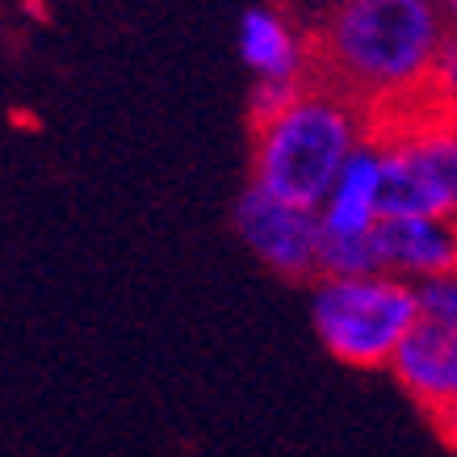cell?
Instances as JSON below:
<instances>
[{
	"instance_id": "8992f818",
	"label": "cell",
	"mask_w": 457,
	"mask_h": 457,
	"mask_svg": "<svg viewBox=\"0 0 457 457\" xmlns=\"http://www.w3.org/2000/svg\"><path fill=\"white\" fill-rule=\"evenodd\" d=\"M390 378L399 382L407 399L424 407L428 420L445 416L457 407V328L441 323H424L395 353L390 361Z\"/></svg>"
},
{
	"instance_id": "277c9868",
	"label": "cell",
	"mask_w": 457,
	"mask_h": 457,
	"mask_svg": "<svg viewBox=\"0 0 457 457\" xmlns=\"http://www.w3.org/2000/svg\"><path fill=\"white\" fill-rule=\"evenodd\" d=\"M236 236L244 248L273 273L290 281L323 278V227L319 214L294 202L264 194L261 185H248V194L236 202Z\"/></svg>"
},
{
	"instance_id": "3957f363",
	"label": "cell",
	"mask_w": 457,
	"mask_h": 457,
	"mask_svg": "<svg viewBox=\"0 0 457 457\" xmlns=\"http://www.w3.org/2000/svg\"><path fill=\"white\" fill-rule=\"evenodd\" d=\"M311 323L319 345L353 370H390L403 340L420 328L416 286L390 273L311 281Z\"/></svg>"
},
{
	"instance_id": "ba28073f",
	"label": "cell",
	"mask_w": 457,
	"mask_h": 457,
	"mask_svg": "<svg viewBox=\"0 0 457 457\" xmlns=\"http://www.w3.org/2000/svg\"><path fill=\"white\" fill-rule=\"evenodd\" d=\"M236 46H239V59L248 63V71L256 80L306 84V71H311L306 42L273 9H248V13L239 17Z\"/></svg>"
},
{
	"instance_id": "7a4b0ae2",
	"label": "cell",
	"mask_w": 457,
	"mask_h": 457,
	"mask_svg": "<svg viewBox=\"0 0 457 457\" xmlns=\"http://www.w3.org/2000/svg\"><path fill=\"white\" fill-rule=\"evenodd\" d=\"M370 139H374V118L365 105L345 97L340 88L306 84L290 110L256 126L252 185H261L264 194L281 202L319 210L345 164Z\"/></svg>"
},
{
	"instance_id": "6da1fadb",
	"label": "cell",
	"mask_w": 457,
	"mask_h": 457,
	"mask_svg": "<svg viewBox=\"0 0 457 457\" xmlns=\"http://www.w3.org/2000/svg\"><path fill=\"white\" fill-rule=\"evenodd\" d=\"M441 0H340L323 29L332 84L374 122L424 105L428 71L449 38Z\"/></svg>"
},
{
	"instance_id": "5b68a950",
	"label": "cell",
	"mask_w": 457,
	"mask_h": 457,
	"mask_svg": "<svg viewBox=\"0 0 457 457\" xmlns=\"http://www.w3.org/2000/svg\"><path fill=\"white\" fill-rule=\"evenodd\" d=\"M378 273L399 281L441 278L457 269V219L424 214V219H382L374 231Z\"/></svg>"
},
{
	"instance_id": "8fae6325",
	"label": "cell",
	"mask_w": 457,
	"mask_h": 457,
	"mask_svg": "<svg viewBox=\"0 0 457 457\" xmlns=\"http://www.w3.org/2000/svg\"><path fill=\"white\" fill-rule=\"evenodd\" d=\"M306 84H278V80H256V88H252V122L264 126L273 122L278 113H286L298 101V93H303Z\"/></svg>"
},
{
	"instance_id": "7c38bea8",
	"label": "cell",
	"mask_w": 457,
	"mask_h": 457,
	"mask_svg": "<svg viewBox=\"0 0 457 457\" xmlns=\"http://www.w3.org/2000/svg\"><path fill=\"white\" fill-rule=\"evenodd\" d=\"M432 424H436V432H441V441L457 453V407H453V411H445V416H436Z\"/></svg>"
},
{
	"instance_id": "4fadbf2b",
	"label": "cell",
	"mask_w": 457,
	"mask_h": 457,
	"mask_svg": "<svg viewBox=\"0 0 457 457\" xmlns=\"http://www.w3.org/2000/svg\"><path fill=\"white\" fill-rule=\"evenodd\" d=\"M441 9H445V17H449V26L457 29V0H441Z\"/></svg>"
},
{
	"instance_id": "52a82bcc",
	"label": "cell",
	"mask_w": 457,
	"mask_h": 457,
	"mask_svg": "<svg viewBox=\"0 0 457 457\" xmlns=\"http://www.w3.org/2000/svg\"><path fill=\"white\" fill-rule=\"evenodd\" d=\"M323 239H370L378 231L382 214V143L370 139L361 143L357 155L345 164V172L336 177L332 194L323 197V206L315 210Z\"/></svg>"
},
{
	"instance_id": "9c48e42d",
	"label": "cell",
	"mask_w": 457,
	"mask_h": 457,
	"mask_svg": "<svg viewBox=\"0 0 457 457\" xmlns=\"http://www.w3.org/2000/svg\"><path fill=\"white\" fill-rule=\"evenodd\" d=\"M424 105L457 118V29H449V38L436 51V63L428 71V88H424Z\"/></svg>"
},
{
	"instance_id": "30bf717a",
	"label": "cell",
	"mask_w": 457,
	"mask_h": 457,
	"mask_svg": "<svg viewBox=\"0 0 457 457\" xmlns=\"http://www.w3.org/2000/svg\"><path fill=\"white\" fill-rule=\"evenodd\" d=\"M416 303L424 323H441V328H457V269L428 278L416 286Z\"/></svg>"
}]
</instances>
